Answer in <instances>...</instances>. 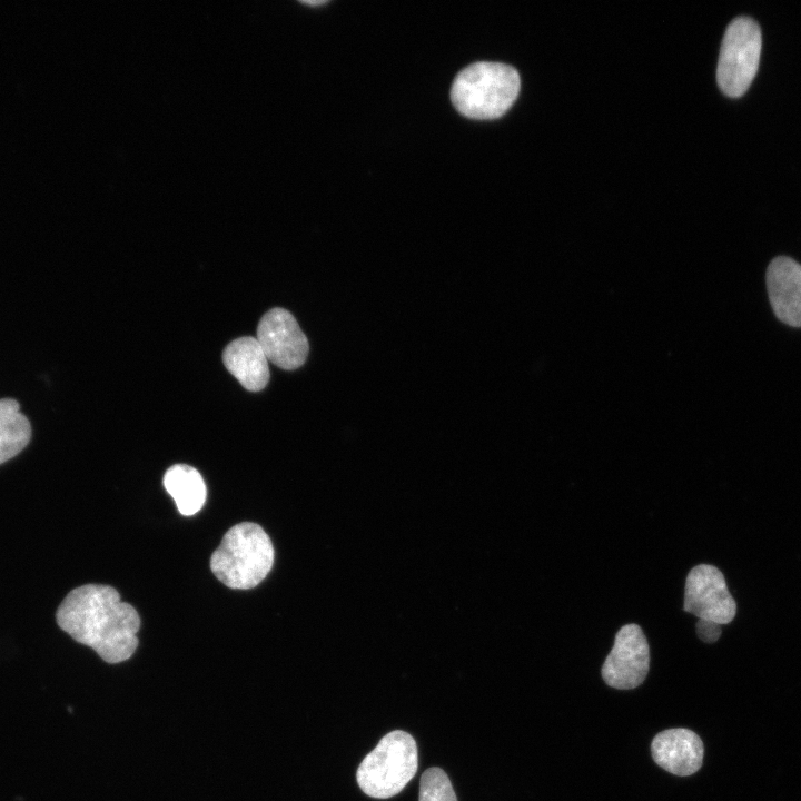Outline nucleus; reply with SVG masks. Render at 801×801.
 <instances>
[{
	"mask_svg": "<svg viewBox=\"0 0 801 801\" xmlns=\"http://www.w3.org/2000/svg\"><path fill=\"white\" fill-rule=\"evenodd\" d=\"M683 610L700 621L729 624L736 614V602L729 592L722 572L710 564L690 570L684 589Z\"/></svg>",
	"mask_w": 801,
	"mask_h": 801,
	"instance_id": "nucleus-6",
	"label": "nucleus"
},
{
	"mask_svg": "<svg viewBox=\"0 0 801 801\" xmlns=\"http://www.w3.org/2000/svg\"><path fill=\"white\" fill-rule=\"evenodd\" d=\"M326 2H327L326 0H320V1H304V3L310 4V6H319V4H323V3H326Z\"/></svg>",
	"mask_w": 801,
	"mask_h": 801,
	"instance_id": "nucleus-16",
	"label": "nucleus"
},
{
	"mask_svg": "<svg viewBox=\"0 0 801 801\" xmlns=\"http://www.w3.org/2000/svg\"><path fill=\"white\" fill-rule=\"evenodd\" d=\"M654 762L668 772L686 777L702 765L704 748L700 736L684 728L657 733L651 743Z\"/></svg>",
	"mask_w": 801,
	"mask_h": 801,
	"instance_id": "nucleus-9",
	"label": "nucleus"
},
{
	"mask_svg": "<svg viewBox=\"0 0 801 801\" xmlns=\"http://www.w3.org/2000/svg\"><path fill=\"white\" fill-rule=\"evenodd\" d=\"M649 669L650 647L641 626L623 625L602 665L604 682L614 689L631 690L643 683Z\"/></svg>",
	"mask_w": 801,
	"mask_h": 801,
	"instance_id": "nucleus-7",
	"label": "nucleus"
},
{
	"mask_svg": "<svg viewBox=\"0 0 801 801\" xmlns=\"http://www.w3.org/2000/svg\"><path fill=\"white\" fill-rule=\"evenodd\" d=\"M769 299L777 317L793 327H801V265L779 256L767 270Z\"/></svg>",
	"mask_w": 801,
	"mask_h": 801,
	"instance_id": "nucleus-10",
	"label": "nucleus"
},
{
	"mask_svg": "<svg viewBox=\"0 0 801 801\" xmlns=\"http://www.w3.org/2000/svg\"><path fill=\"white\" fill-rule=\"evenodd\" d=\"M418 801H457L452 783L441 768L433 767L423 772Z\"/></svg>",
	"mask_w": 801,
	"mask_h": 801,
	"instance_id": "nucleus-14",
	"label": "nucleus"
},
{
	"mask_svg": "<svg viewBox=\"0 0 801 801\" xmlns=\"http://www.w3.org/2000/svg\"><path fill=\"white\" fill-rule=\"evenodd\" d=\"M762 47L761 30L749 17L735 18L726 28L716 69L720 89L730 97H740L752 82Z\"/></svg>",
	"mask_w": 801,
	"mask_h": 801,
	"instance_id": "nucleus-5",
	"label": "nucleus"
},
{
	"mask_svg": "<svg viewBox=\"0 0 801 801\" xmlns=\"http://www.w3.org/2000/svg\"><path fill=\"white\" fill-rule=\"evenodd\" d=\"M695 629L698 636L706 643H713L718 641L722 632L721 625L703 622L700 620L698 621Z\"/></svg>",
	"mask_w": 801,
	"mask_h": 801,
	"instance_id": "nucleus-15",
	"label": "nucleus"
},
{
	"mask_svg": "<svg viewBox=\"0 0 801 801\" xmlns=\"http://www.w3.org/2000/svg\"><path fill=\"white\" fill-rule=\"evenodd\" d=\"M521 87L517 70L492 61L474 62L455 77L451 99L456 110L472 119L503 116L514 103Z\"/></svg>",
	"mask_w": 801,
	"mask_h": 801,
	"instance_id": "nucleus-2",
	"label": "nucleus"
},
{
	"mask_svg": "<svg viewBox=\"0 0 801 801\" xmlns=\"http://www.w3.org/2000/svg\"><path fill=\"white\" fill-rule=\"evenodd\" d=\"M59 627L107 663L128 660L138 646L140 617L116 589L86 584L71 590L56 612Z\"/></svg>",
	"mask_w": 801,
	"mask_h": 801,
	"instance_id": "nucleus-1",
	"label": "nucleus"
},
{
	"mask_svg": "<svg viewBox=\"0 0 801 801\" xmlns=\"http://www.w3.org/2000/svg\"><path fill=\"white\" fill-rule=\"evenodd\" d=\"M418 768L417 745L413 736L395 730L380 739L360 762L356 779L362 791L372 798L387 799L398 794L414 778Z\"/></svg>",
	"mask_w": 801,
	"mask_h": 801,
	"instance_id": "nucleus-4",
	"label": "nucleus"
},
{
	"mask_svg": "<svg viewBox=\"0 0 801 801\" xmlns=\"http://www.w3.org/2000/svg\"><path fill=\"white\" fill-rule=\"evenodd\" d=\"M222 360L228 372L250 392H259L269 382L268 359L257 338L244 336L230 342Z\"/></svg>",
	"mask_w": 801,
	"mask_h": 801,
	"instance_id": "nucleus-11",
	"label": "nucleus"
},
{
	"mask_svg": "<svg viewBox=\"0 0 801 801\" xmlns=\"http://www.w3.org/2000/svg\"><path fill=\"white\" fill-rule=\"evenodd\" d=\"M257 340L267 359L286 370L300 367L308 356L306 335L294 316L284 308H273L260 318Z\"/></svg>",
	"mask_w": 801,
	"mask_h": 801,
	"instance_id": "nucleus-8",
	"label": "nucleus"
},
{
	"mask_svg": "<svg viewBox=\"0 0 801 801\" xmlns=\"http://www.w3.org/2000/svg\"><path fill=\"white\" fill-rule=\"evenodd\" d=\"M275 551L264 528L250 522L234 525L210 557V568L226 586L248 590L257 586L274 564Z\"/></svg>",
	"mask_w": 801,
	"mask_h": 801,
	"instance_id": "nucleus-3",
	"label": "nucleus"
},
{
	"mask_svg": "<svg viewBox=\"0 0 801 801\" xmlns=\"http://www.w3.org/2000/svg\"><path fill=\"white\" fill-rule=\"evenodd\" d=\"M31 438L29 419L16 399H0V465L17 456Z\"/></svg>",
	"mask_w": 801,
	"mask_h": 801,
	"instance_id": "nucleus-13",
	"label": "nucleus"
},
{
	"mask_svg": "<svg viewBox=\"0 0 801 801\" xmlns=\"http://www.w3.org/2000/svg\"><path fill=\"white\" fill-rule=\"evenodd\" d=\"M164 486L185 516L199 512L206 502L205 481L192 466L176 464L169 467L164 475Z\"/></svg>",
	"mask_w": 801,
	"mask_h": 801,
	"instance_id": "nucleus-12",
	"label": "nucleus"
}]
</instances>
